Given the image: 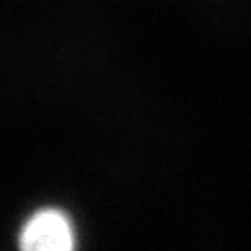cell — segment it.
<instances>
[{
    "mask_svg": "<svg viewBox=\"0 0 251 251\" xmlns=\"http://www.w3.org/2000/svg\"><path fill=\"white\" fill-rule=\"evenodd\" d=\"M18 244L20 251H75L74 222L59 208L37 209L21 227Z\"/></svg>",
    "mask_w": 251,
    "mask_h": 251,
    "instance_id": "obj_1",
    "label": "cell"
}]
</instances>
